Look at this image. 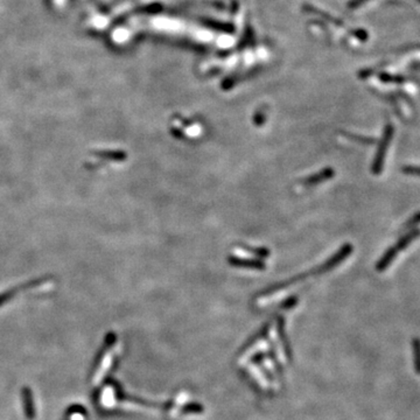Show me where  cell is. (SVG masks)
<instances>
[{
    "label": "cell",
    "instance_id": "3957f363",
    "mask_svg": "<svg viewBox=\"0 0 420 420\" xmlns=\"http://www.w3.org/2000/svg\"><path fill=\"white\" fill-rule=\"evenodd\" d=\"M333 175H334V171H333L332 168H326L324 169V171H321L320 173H319V174H314L310 176V178L305 180L304 183L306 186H313V185H317V183L325 181V180L333 178Z\"/></svg>",
    "mask_w": 420,
    "mask_h": 420
},
{
    "label": "cell",
    "instance_id": "ba28073f",
    "mask_svg": "<svg viewBox=\"0 0 420 420\" xmlns=\"http://www.w3.org/2000/svg\"><path fill=\"white\" fill-rule=\"evenodd\" d=\"M403 173L410 175H420V167H418V166H404L403 167Z\"/></svg>",
    "mask_w": 420,
    "mask_h": 420
},
{
    "label": "cell",
    "instance_id": "8992f818",
    "mask_svg": "<svg viewBox=\"0 0 420 420\" xmlns=\"http://www.w3.org/2000/svg\"><path fill=\"white\" fill-rule=\"evenodd\" d=\"M97 155H99L100 158H105V159H109V160H125V158H126V154L124 153V152H119V151H107V152H98Z\"/></svg>",
    "mask_w": 420,
    "mask_h": 420
},
{
    "label": "cell",
    "instance_id": "277c9868",
    "mask_svg": "<svg viewBox=\"0 0 420 420\" xmlns=\"http://www.w3.org/2000/svg\"><path fill=\"white\" fill-rule=\"evenodd\" d=\"M397 253H398V250L396 249V246L395 248L389 249L388 251L384 253V256L380 259V262L377 263V265H376L377 271H381L382 272V271H384L385 269H387V267L390 265L392 262H394V259L396 258V256H397Z\"/></svg>",
    "mask_w": 420,
    "mask_h": 420
},
{
    "label": "cell",
    "instance_id": "5b68a950",
    "mask_svg": "<svg viewBox=\"0 0 420 420\" xmlns=\"http://www.w3.org/2000/svg\"><path fill=\"white\" fill-rule=\"evenodd\" d=\"M419 236H420V230H418V229L409 231L408 234L403 236V237L397 242V246H396V249H397L398 251H402V250L408 248V246L411 244L416 238H418Z\"/></svg>",
    "mask_w": 420,
    "mask_h": 420
},
{
    "label": "cell",
    "instance_id": "6da1fadb",
    "mask_svg": "<svg viewBox=\"0 0 420 420\" xmlns=\"http://www.w3.org/2000/svg\"><path fill=\"white\" fill-rule=\"evenodd\" d=\"M394 132L395 127L392 126V125H388V126L385 127L383 138H382L380 147H378L377 154L376 157H375V161L373 164V173H375V174H380V173L383 171L385 155H387L388 147L391 143L392 137H394Z\"/></svg>",
    "mask_w": 420,
    "mask_h": 420
},
{
    "label": "cell",
    "instance_id": "52a82bcc",
    "mask_svg": "<svg viewBox=\"0 0 420 420\" xmlns=\"http://www.w3.org/2000/svg\"><path fill=\"white\" fill-rule=\"evenodd\" d=\"M417 224H420V211H419V213L413 215V216L410 218L408 222H406L404 229H405V230H410V229L413 228Z\"/></svg>",
    "mask_w": 420,
    "mask_h": 420
},
{
    "label": "cell",
    "instance_id": "7a4b0ae2",
    "mask_svg": "<svg viewBox=\"0 0 420 420\" xmlns=\"http://www.w3.org/2000/svg\"><path fill=\"white\" fill-rule=\"evenodd\" d=\"M228 260L231 265L237 267H249V269H264L265 267L263 262L256 259H242L237 257H230Z\"/></svg>",
    "mask_w": 420,
    "mask_h": 420
}]
</instances>
